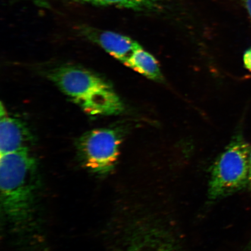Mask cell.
Segmentation results:
<instances>
[{
    "mask_svg": "<svg viewBox=\"0 0 251 251\" xmlns=\"http://www.w3.org/2000/svg\"><path fill=\"white\" fill-rule=\"evenodd\" d=\"M36 163L28 149L0 157L1 206L15 227L26 226L33 218L36 185Z\"/></svg>",
    "mask_w": 251,
    "mask_h": 251,
    "instance_id": "cell-1",
    "label": "cell"
},
{
    "mask_svg": "<svg viewBox=\"0 0 251 251\" xmlns=\"http://www.w3.org/2000/svg\"><path fill=\"white\" fill-rule=\"evenodd\" d=\"M47 76L88 115H117L124 111V103L111 84L86 69L61 65L50 70Z\"/></svg>",
    "mask_w": 251,
    "mask_h": 251,
    "instance_id": "cell-2",
    "label": "cell"
},
{
    "mask_svg": "<svg viewBox=\"0 0 251 251\" xmlns=\"http://www.w3.org/2000/svg\"><path fill=\"white\" fill-rule=\"evenodd\" d=\"M251 147L241 134L236 135L213 164L208 196L218 200L248 187Z\"/></svg>",
    "mask_w": 251,
    "mask_h": 251,
    "instance_id": "cell-3",
    "label": "cell"
},
{
    "mask_svg": "<svg viewBox=\"0 0 251 251\" xmlns=\"http://www.w3.org/2000/svg\"><path fill=\"white\" fill-rule=\"evenodd\" d=\"M122 134L117 128L87 131L77 141V153L84 167L97 175L109 174L120 154Z\"/></svg>",
    "mask_w": 251,
    "mask_h": 251,
    "instance_id": "cell-4",
    "label": "cell"
},
{
    "mask_svg": "<svg viewBox=\"0 0 251 251\" xmlns=\"http://www.w3.org/2000/svg\"><path fill=\"white\" fill-rule=\"evenodd\" d=\"M81 33L84 37L101 47L106 52L123 64L141 48L139 44L130 37L113 31L91 27H83Z\"/></svg>",
    "mask_w": 251,
    "mask_h": 251,
    "instance_id": "cell-5",
    "label": "cell"
},
{
    "mask_svg": "<svg viewBox=\"0 0 251 251\" xmlns=\"http://www.w3.org/2000/svg\"><path fill=\"white\" fill-rule=\"evenodd\" d=\"M0 120V153L17 151L28 149L27 144L32 140V136L23 122L9 117L1 104Z\"/></svg>",
    "mask_w": 251,
    "mask_h": 251,
    "instance_id": "cell-6",
    "label": "cell"
},
{
    "mask_svg": "<svg viewBox=\"0 0 251 251\" xmlns=\"http://www.w3.org/2000/svg\"><path fill=\"white\" fill-rule=\"evenodd\" d=\"M153 228L138 232L127 251H180L164 232Z\"/></svg>",
    "mask_w": 251,
    "mask_h": 251,
    "instance_id": "cell-7",
    "label": "cell"
},
{
    "mask_svg": "<svg viewBox=\"0 0 251 251\" xmlns=\"http://www.w3.org/2000/svg\"><path fill=\"white\" fill-rule=\"evenodd\" d=\"M125 65L150 79L157 81L163 79L156 59L150 53L144 51L142 47L137 50Z\"/></svg>",
    "mask_w": 251,
    "mask_h": 251,
    "instance_id": "cell-8",
    "label": "cell"
},
{
    "mask_svg": "<svg viewBox=\"0 0 251 251\" xmlns=\"http://www.w3.org/2000/svg\"><path fill=\"white\" fill-rule=\"evenodd\" d=\"M94 5L115 6L137 11H151L158 8V0H74Z\"/></svg>",
    "mask_w": 251,
    "mask_h": 251,
    "instance_id": "cell-9",
    "label": "cell"
},
{
    "mask_svg": "<svg viewBox=\"0 0 251 251\" xmlns=\"http://www.w3.org/2000/svg\"><path fill=\"white\" fill-rule=\"evenodd\" d=\"M244 62L247 70L251 72V48L245 52Z\"/></svg>",
    "mask_w": 251,
    "mask_h": 251,
    "instance_id": "cell-10",
    "label": "cell"
},
{
    "mask_svg": "<svg viewBox=\"0 0 251 251\" xmlns=\"http://www.w3.org/2000/svg\"><path fill=\"white\" fill-rule=\"evenodd\" d=\"M32 1L37 7L46 9L50 8L49 0H32Z\"/></svg>",
    "mask_w": 251,
    "mask_h": 251,
    "instance_id": "cell-11",
    "label": "cell"
},
{
    "mask_svg": "<svg viewBox=\"0 0 251 251\" xmlns=\"http://www.w3.org/2000/svg\"><path fill=\"white\" fill-rule=\"evenodd\" d=\"M243 1L251 20V0H243Z\"/></svg>",
    "mask_w": 251,
    "mask_h": 251,
    "instance_id": "cell-12",
    "label": "cell"
},
{
    "mask_svg": "<svg viewBox=\"0 0 251 251\" xmlns=\"http://www.w3.org/2000/svg\"><path fill=\"white\" fill-rule=\"evenodd\" d=\"M248 187L251 190V147L250 152L249 156V182H248Z\"/></svg>",
    "mask_w": 251,
    "mask_h": 251,
    "instance_id": "cell-13",
    "label": "cell"
}]
</instances>
